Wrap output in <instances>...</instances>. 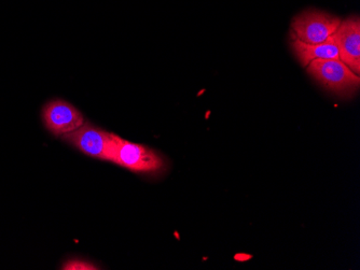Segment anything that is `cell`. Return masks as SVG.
<instances>
[{
	"label": "cell",
	"mask_w": 360,
	"mask_h": 270,
	"mask_svg": "<svg viewBox=\"0 0 360 270\" xmlns=\"http://www.w3.org/2000/svg\"><path fill=\"white\" fill-rule=\"evenodd\" d=\"M340 18L327 12L307 10L291 22V38L309 44H319L333 37L341 24Z\"/></svg>",
	"instance_id": "obj_3"
},
{
	"label": "cell",
	"mask_w": 360,
	"mask_h": 270,
	"mask_svg": "<svg viewBox=\"0 0 360 270\" xmlns=\"http://www.w3.org/2000/svg\"><path fill=\"white\" fill-rule=\"evenodd\" d=\"M60 269L63 270H94L100 269L92 262L84 259H68L63 264Z\"/></svg>",
	"instance_id": "obj_8"
},
{
	"label": "cell",
	"mask_w": 360,
	"mask_h": 270,
	"mask_svg": "<svg viewBox=\"0 0 360 270\" xmlns=\"http://www.w3.org/2000/svg\"><path fill=\"white\" fill-rule=\"evenodd\" d=\"M42 120L46 130L56 137L70 134L86 123L80 111L63 100L49 102L42 109Z\"/></svg>",
	"instance_id": "obj_5"
},
{
	"label": "cell",
	"mask_w": 360,
	"mask_h": 270,
	"mask_svg": "<svg viewBox=\"0 0 360 270\" xmlns=\"http://www.w3.org/2000/svg\"><path fill=\"white\" fill-rule=\"evenodd\" d=\"M307 72L323 88L340 96H352L359 88V76L340 60H313L307 65Z\"/></svg>",
	"instance_id": "obj_2"
},
{
	"label": "cell",
	"mask_w": 360,
	"mask_h": 270,
	"mask_svg": "<svg viewBox=\"0 0 360 270\" xmlns=\"http://www.w3.org/2000/svg\"><path fill=\"white\" fill-rule=\"evenodd\" d=\"M340 60L345 62L356 74L360 72V20L352 17L342 21L333 34Z\"/></svg>",
	"instance_id": "obj_6"
},
{
	"label": "cell",
	"mask_w": 360,
	"mask_h": 270,
	"mask_svg": "<svg viewBox=\"0 0 360 270\" xmlns=\"http://www.w3.org/2000/svg\"><path fill=\"white\" fill-rule=\"evenodd\" d=\"M60 138L88 156L110 162L112 134L100 127L86 122L78 130Z\"/></svg>",
	"instance_id": "obj_4"
},
{
	"label": "cell",
	"mask_w": 360,
	"mask_h": 270,
	"mask_svg": "<svg viewBox=\"0 0 360 270\" xmlns=\"http://www.w3.org/2000/svg\"><path fill=\"white\" fill-rule=\"evenodd\" d=\"M110 162L141 175H159L167 168L165 157L149 147L133 144L112 134Z\"/></svg>",
	"instance_id": "obj_1"
},
{
	"label": "cell",
	"mask_w": 360,
	"mask_h": 270,
	"mask_svg": "<svg viewBox=\"0 0 360 270\" xmlns=\"http://www.w3.org/2000/svg\"><path fill=\"white\" fill-rule=\"evenodd\" d=\"M291 48L303 67L316 60H340L339 51L333 38L319 44H309L299 40H292Z\"/></svg>",
	"instance_id": "obj_7"
}]
</instances>
